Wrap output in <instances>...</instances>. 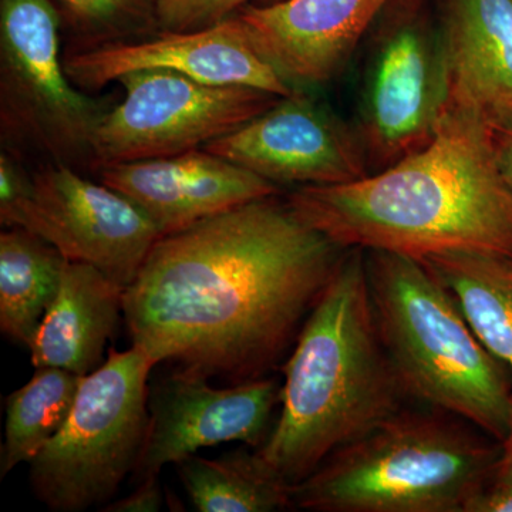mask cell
<instances>
[{"instance_id": "cell-1", "label": "cell", "mask_w": 512, "mask_h": 512, "mask_svg": "<svg viewBox=\"0 0 512 512\" xmlns=\"http://www.w3.org/2000/svg\"><path fill=\"white\" fill-rule=\"evenodd\" d=\"M345 252L276 195L165 235L124 291L131 343L187 375L262 379Z\"/></svg>"}, {"instance_id": "cell-2", "label": "cell", "mask_w": 512, "mask_h": 512, "mask_svg": "<svg viewBox=\"0 0 512 512\" xmlns=\"http://www.w3.org/2000/svg\"><path fill=\"white\" fill-rule=\"evenodd\" d=\"M286 201L345 249L512 256V188L488 113L470 107L450 106L430 143L397 163L352 183L302 185Z\"/></svg>"}, {"instance_id": "cell-3", "label": "cell", "mask_w": 512, "mask_h": 512, "mask_svg": "<svg viewBox=\"0 0 512 512\" xmlns=\"http://www.w3.org/2000/svg\"><path fill=\"white\" fill-rule=\"evenodd\" d=\"M282 372L281 412L256 451L291 485L403 409L407 396L377 329L363 249H346Z\"/></svg>"}, {"instance_id": "cell-4", "label": "cell", "mask_w": 512, "mask_h": 512, "mask_svg": "<svg viewBox=\"0 0 512 512\" xmlns=\"http://www.w3.org/2000/svg\"><path fill=\"white\" fill-rule=\"evenodd\" d=\"M439 410L402 409L291 487L313 512H466L494 477L500 441Z\"/></svg>"}, {"instance_id": "cell-5", "label": "cell", "mask_w": 512, "mask_h": 512, "mask_svg": "<svg viewBox=\"0 0 512 512\" xmlns=\"http://www.w3.org/2000/svg\"><path fill=\"white\" fill-rule=\"evenodd\" d=\"M377 329L407 399L503 441L512 376L477 338L453 296L419 259L365 251Z\"/></svg>"}, {"instance_id": "cell-6", "label": "cell", "mask_w": 512, "mask_h": 512, "mask_svg": "<svg viewBox=\"0 0 512 512\" xmlns=\"http://www.w3.org/2000/svg\"><path fill=\"white\" fill-rule=\"evenodd\" d=\"M146 350L110 349L84 376L69 419L30 461L33 494L53 512H82L107 503L136 468L148 429Z\"/></svg>"}, {"instance_id": "cell-7", "label": "cell", "mask_w": 512, "mask_h": 512, "mask_svg": "<svg viewBox=\"0 0 512 512\" xmlns=\"http://www.w3.org/2000/svg\"><path fill=\"white\" fill-rule=\"evenodd\" d=\"M59 28L50 0H0L2 126L67 164L92 156L94 133L111 106L80 92L67 76Z\"/></svg>"}, {"instance_id": "cell-8", "label": "cell", "mask_w": 512, "mask_h": 512, "mask_svg": "<svg viewBox=\"0 0 512 512\" xmlns=\"http://www.w3.org/2000/svg\"><path fill=\"white\" fill-rule=\"evenodd\" d=\"M126 94L96 128L97 163H127L198 150L244 126L281 96L245 86H214L184 74L140 70L119 80Z\"/></svg>"}, {"instance_id": "cell-9", "label": "cell", "mask_w": 512, "mask_h": 512, "mask_svg": "<svg viewBox=\"0 0 512 512\" xmlns=\"http://www.w3.org/2000/svg\"><path fill=\"white\" fill-rule=\"evenodd\" d=\"M6 227L28 229L69 261L99 269L127 288L161 238L133 201L109 185L93 183L56 163L32 177L29 194L0 211Z\"/></svg>"}, {"instance_id": "cell-10", "label": "cell", "mask_w": 512, "mask_h": 512, "mask_svg": "<svg viewBox=\"0 0 512 512\" xmlns=\"http://www.w3.org/2000/svg\"><path fill=\"white\" fill-rule=\"evenodd\" d=\"M372 49L356 131L369 165L383 170L430 143L450 109L451 90L440 26L396 20Z\"/></svg>"}, {"instance_id": "cell-11", "label": "cell", "mask_w": 512, "mask_h": 512, "mask_svg": "<svg viewBox=\"0 0 512 512\" xmlns=\"http://www.w3.org/2000/svg\"><path fill=\"white\" fill-rule=\"evenodd\" d=\"M282 384L274 377L211 386L208 379L175 370L150 387L148 429L134 478L160 476L198 450L239 443L261 447L281 404Z\"/></svg>"}, {"instance_id": "cell-12", "label": "cell", "mask_w": 512, "mask_h": 512, "mask_svg": "<svg viewBox=\"0 0 512 512\" xmlns=\"http://www.w3.org/2000/svg\"><path fill=\"white\" fill-rule=\"evenodd\" d=\"M202 148L276 185L346 184L370 174L356 128L298 89Z\"/></svg>"}, {"instance_id": "cell-13", "label": "cell", "mask_w": 512, "mask_h": 512, "mask_svg": "<svg viewBox=\"0 0 512 512\" xmlns=\"http://www.w3.org/2000/svg\"><path fill=\"white\" fill-rule=\"evenodd\" d=\"M74 86L97 90L128 73L165 70L214 86H245L275 96L293 89L256 52L238 16L190 32H164L138 43H107L63 60Z\"/></svg>"}, {"instance_id": "cell-14", "label": "cell", "mask_w": 512, "mask_h": 512, "mask_svg": "<svg viewBox=\"0 0 512 512\" xmlns=\"http://www.w3.org/2000/svg\"><path fill=\"white\" fill-rule=\"evenodd\" d=\"M99 177L100 183L133 201L161 237L279 194L278 185L204 148L178 156L100 164Z\"/></svg>"}, {"instance_id": "cell-15", "label": "cell", "mask_w": 512, "mask_h": 512, "mask_svg": "<svg viewBox=\"0 0 512 512\" xmlns=\"http://www.w3.org/2000/svg\"><path fill=\"white\" fill-rule=\"evenodd\" d=\"M387 0H284L241 9L256 52L293 90L322 86L348 64Z\"/></svg>"}, {"instance_id": "cell-16", "label": "cell", "mask_w": 512, "mask_h": 512, "mask_svg": "<svg viewBox=\"0 0 512 512\" xmlns=\"http://www.w3.org/2000/svg\"><path fill=\"white\" fill-rule=\"evenodd\" d=\"M440 30L451 106L512 109V0H446Z\"/></svg>"}, {"instance_id": "cell-17", "label": "cell", "mask_w": 512, "mask_h": 512, "mask_svg": "<svg viewBox=\"0 0 512 512\" xmlns=\"http://www.w3.org/2000/svg\"><path fill=\"white\" fill-rule=\"evenodd\" d=\"M124 291L94 266L66 259L59 293L29 350L33 366L87 376L103 365L124 315Z\"/></svg>"}, {"instance_id": "cell-18", "label": "cell", "mask_w": 512, "mask_h": 512, "mask_svg": "<svg viewBox=\"0 0 512 512\" xmlns=\"http://www.w3.org/2000/svg\"><path fill=\"white\" fill-rule=\"evenodd\" d=\"M419 261L453 296L477 338L512 376V256L450 251Z\"/></svg>"}, {"instance_id": "cell-19", "label": "cell", "mask_w": 512, "mask_h": 512, "mask_svg": "<svg viewBox=\"0 0 512 512\" xmlns=\"http://www.w3.org/2000/svg\"><path fill=\"white\" fill-rule=\"evenodd\" d=\"M66 258L25 228L0 234V330L29 350L55 302Z\"/></svg>"}, {"instance_id": "cell-20", "label": "cell", "mask_w": 512, "mask_h": 512, "mask_svg": "<svg viewBox=\"0 0 512 512\" xmlns=\"http://www.w3.org/2000/svg\"><path fill=\"white\" fill-rule=\"evenodd\" d=\"M200 512H274L293 508L291 487L258 451L237 450L218 458L191 456L175 464Z\"/></svg>"}, {"instance_id": "cell-21", "label": "cell", "mask_w": 512, "mask_h": 512, "mask_svg": "<svg viewBox=\"0 0 512 512\" xmlns=\"http://www.w3.org/2000/svg\"><path fill=\"white\" fill-rule=\"evenodd\" d=\"M83 377L59 367H36L32 379L10 394L5 406L0 477L5 478L22 463H30L62 430Z\"/></svg>"}, {"instance_id": "cell-22", "label": "cell", "mask_w": 512, "mask_h": 512, "mask_svg": "<svg viewBox=\"0 0 512 512\" xmlns=\"http://www.w3.org/2000/svg\"><path fill=\"white\" fill-rule=\"evenodd\" d=\"M74 25L93 35H114L156 23L157 0H59Z\"/></svg>"}, {"instance_id": "cell-23", "label": "cell", "mask_w": 512, "mask_h": 512, "mask_svg": "<svg viewBox=\"0 0 512 512\" xmlns=\"http://www.w3.org/2000/svg\"><path fill=\"white\" fill-rule=\"evenodd\" d=\"M249 0H157V25L164 32H190L231 18Z\"/></svg>"}, {"instance_id": "cell-24", "label": "cell", "mask_w": 512, "mask_h": 512, "mask_svg": "<svg viewBox=\"0 0 512 512\" xmlns=\"http://www.w3.org/2000/svg\"><path fill=\"white\" fill-rule=\"evenodd\" d=\"M160 476L144 478L138 483L136 490L127 497L113 501L101 508L104 512H157L163 505Z\"/></svg>"}, {"instance_id": "cell-25", "label": "cell", "mask_w": 512, "mask_h": 512, "mask_svg": "<svg viewBox=\"0 0 512 512\" xmlns=\"http://www.w3.org/2000/svg\"><path fill=\"white\" fill-rule=\"evenodd\" d=\"M32 177L9 154H0V211L8 210L29 194Z\"/></svg>"}, {"instance_id": "cell-26", "label": "cell", "mask_w": 512, "mask_h": 512, "mask_svg": "<svg viewBox=\"0 0 512 512\" xmlns=\"http://www.w3.org/2000/svg\"><path fill=\"white\" fill-rule=\"evenodd\" d=\"M495 153L505 180L512 188V109H501L488 113Z\"/></svg>"}, {"instance_id": "cell-27", "label": "cell", "mask_w": 512, "mask_h": 512, "mask_svg": "<svg viewBox=\"0 0 512 512\" xmlns=\"http://www.w3.org/2000/svg\"><path fill=\"white\" fill-rule=\"evenodd\" d=\"M466 512H512V484L491 481L468 503Z\"/></svg>"}, {"instance_id": "cell-28", "label": "cell", "mask_w": 512, "mask_h": 512, "mask_svg": "<svg viewBox=\"0 0 512 512\" xmlns=\"http://www.w3.org/2000/svg\"><path fill=\"white\" fill-rule=\"evenodd\" d=\"M491 481L512 484V417L507 436L501 441V453L500 457H498L497 466H495L493 480Z\"/></svg>"}]
</instances>
